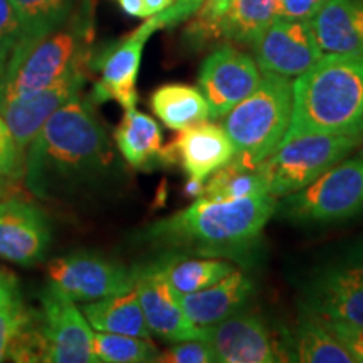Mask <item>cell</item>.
Wrapping results in <instances>:
<instances>
[{"label": "cell", "mask_w": 363, "mask_h": 363, "mask_svg": "<svg viewBox=\"0 0 363 363\" xmlns=\"http://www.w3.org/2000/svg\"><path fill=\"white\" fill-rule=\"evenodd\" d=\"M115 152L91 99L81 94L45 121L24 157V184L43 201H62L110 175Z\"/></svg>", "instance_id": "6da1fadb"}, {"label": "cell", "mask_w": 363, "mask_h": 363, "mask_svg": "<svg viewBox=\"0 0 363 363\" xmlns=\"http://www.w3.org/2000/svg\"><path fill=\"white\" fill-rule=\"evenodd\" d=\"M276 207V197L267 194L225 202L197 199L184 211L145 227L136 239L175 254L244 259L259 244Z\"/></svg>", "instance_id": "7a4b0ae2"}, {"label": "cell", "mask_w": 363, "mask_h": 363, "mask_svg": "<svg viewBox=\"0 0 363 363\" xmlns=\"http://www.w3.org/2000/svg\"><path fill=\"white\" fill-rule=\"evenodd\" d=\"M363 113V57L325 54L293 83L283 143L308 135L355 133Z\"/></svg>", "instance_id": "3957f363"}, {"label": "cell", "mask_w": 363, "mask_h": 363, "mask_svg": "<svg viewBox=\"0 0 363 363\" xmlns=\"http://www.w3.org/2000/svg\"><path fill=\"white\" fill-rule=\"evenodd\" d=\"M293 83L289 78L264 74L256 89L227 113L224 130L234 147V155L252 165L274 153L283 145L291 121Z\"/></svg>", "instance_id": "277c9868"}, {"label": "cell", "mask_w": 363, "mask_h": 363, "mask_svg": "<svg viewBox=\"0 0 363 363\" xmlns=\"http://www.w3.org/2000/svg\"><path fill=\"white\" fill-rule=\"evenodd\" d=\"M93 17L88 7L71 13L59 27L26 52L0 86V104L26 99L81 65H89Z\"/></svg>", "instance_id": "5b68a950"}, {"label": "cell", "mask_w": 363, "mask_h": 363, "mask_svg": "<svg viewBox=\"0 0 363 363\" xmlns=\"http://www.w3.org/2000/svg\"><path fill=\"white\" fill-rule=\"evenodd\" d=\"M276 212L296 224H330L363 212V148L343 158L315 182L286 195Z\"/></svg>", "instance_id": "8992f818"}, {"label": "cell", "mask_w": 363, "mask_h": 363, "mask_svg": "<svg viewBox=\"0 0 363 363\" xmlns=\"http://www.w3.org/2000/svg\"><path fill=\"white\" fill-rule=\"evenodd\" d=\"M362 143L363 140L355 133L308 135L289 140L259 163L267 195L278 199L305 189Z\"/></svg>", "instance_id": "52a82bcc"}, {"label": "cell", "mask_w": 363, "mask_h": 363, "mask_svg": "<svg viewBox=\"0 0 363 363\" xmlns=\"http://www.w3.org/2000/svg\"><path fill=\"white\" fill-rule=\"evenodd\" d=\"M167 262H169V252L162 254L158 259L131 267L135 279L133 288L138 294L150 331L170 343L185 342V340L208 342L211 328L194 325L182 310L179 296L167 279Z\"/></svg>", "instance_id": "ba28073f"}, {"label": "cell", "mask_w": 363, "mask_h": 363, "mask_svg": "<svg viewBox=\"0 0 363 363\" xmlns=\"http://www.w3.org/2000/svg\"><path fill=\"white\" fill-rule=\"evenodd\" d=\"M39 325L45 340L44 362L96 363L93 330L81 308L49 281L40 291Z\"/></svg>", "instance_id": "9c48e42d"}, {"label": "cell", "mask_w": 363, "mask_h": 363, "mask_svg": "<svg viewBox=\"0 0 363 363\" xmlns=\"http://www.w3.org/2000/svg\"><path fill=\"white\" fill-rule=\"evenodd\" d=\"M52 284L74 301H96L133 289V269L98 252L76 251L49 262Z\"/></svg>", "instance_id": "30bf717a"}, {"label": "cell", "mask_w": 363, "mask_h": 363, "mask_svg": "<svg viewBox=\"0 0 363 363\" xmlns=\"http://www.w3.org/2000/svg\"><path fill=\"white\" fill-rule=\"evenodd\" d=\"M252 45L254 61L262 74L298 78L325 56L311 21L276 17Z\"/></svg>", "instance_id": "8fae6325"}, {"label": "cell", "mask_w": 363, "mask_h": 363, "mask_svg": "<svg viewBox=\"0 0 363 363\" xmlns=\"http://www.w3.org/2000/svg\"><path fill=\"white\" fill-rule=\"evenodd\" d=\"M158 29H163L160 17H148L135 33L108 48L96 59L94 66L101 71V78L94 84L91 101H116L125 110L136 106V103H138L136 81H138L143 49L148 39Z\"/></svg>", "instance_id": "7c38bea8"}, {"label": "cell", "mask_w": 363, "mask_h": 363, "mask_svg": "<svg viewBox=\"0 0 363 363\" xmlns=\"http://www.w3.org/2000/svg\"><path fill=\"white\" fill-rule=\"evenodd\" d=\"M256 61L233 45H222L208 54L199 71V89L208 104L211 118H224L235 104L247 98L259 84Z\"/></svg>", "instance_id": "4fadbf2b"}, {"label": "cell", "mask_w": 363, "mask_h": 363, "mask_svg": "<svg viewBox=\"0 0 363 363\" xmlns=\"http://www.w3.org/2000/svg\"><path fill=\"white\" fill-rule=\"evenodd\" d=\"M303 311L320 320L363 326V257L333 264L306 286Z\"/></svg>", "instance_id": "5bb4252c"}, {"label": "cell", "mask_w": 363, "mask_h": 363, "mask_svg": "<svg viewBox=\"0 0 363 363\" xmlns=\"http://www.w3.org/2000/svg\"><path fill=\"white\" fill-rule=\"evenodd\" d=\"M208 343L222 363L288 362L283 337H276L261 318L252 315L235 313L214 325Z\"/></svg>", "instance_id": "9a60e30c"}, {"label": "cell", "mask_w": 363, "mask_h": 363, "mask_svg": "<svg viewBox=\"0 0 363 363\" xmlns=\"http://www.w3.org/2000/svg\"><path fill=\"white\" fill-rule=\"evenodd\" d=\"M86 79H88V65H81L33 96L0 104V115L6 120L22 155L26 157L27 148L45 121L62 104L81 94Z\"/></svg>", "instance_id": "2e32d148"}, {"label": "cell", "mask_w": 363, "mask_h": 363, "mask_svg": "<svg viewBox=\"0 0 363 363\" xmlns=\"http://www.w3.org/2000/svg\"><path fill=\"white\" fill-rule=\"evenodd\" d=\"M51 222L34 203L0 201V257L19 266H35L51 247Z\"/></svg>", "instance_id": "e0dca14e"}, {"label": "cell", "mask_w": 363, "mask_h": 363, "mask_svg": "<svg viewBox=\"0 0 363 363\" xmlns=\"http://www.w3.org/2000/svg\"><path fill=\"white\" fill-rule=\"evenodd\" d=\"M234 157V147L224 126L202 121L182 130L160 148L157 160L165 167L180 165L189 179L207 180Z\"/></svg>", "instance_id": "ac0fdd59"}, {"label": "cell", "mask_w": 363, "mask_h": 363, "mask_svg": "<svg viewBox=\"0 0 363 363\" xmlns=\"http://www.w3.org/2000/svg\"><path fill=\"white\" fill-rule=\"evenodd\" d=\"M252 293V281L242 271L234 269L206 289L180 294L179 301L182 310L194 325L201 328H212L225 318L242 310Z\"/></svg>", "instance_id": "d6986e66"}, {"label": "cell", "mask_w": 363, "mask_h": 363, "mask_svg": "<svg viewBox=\"0 0 363 363\" xmlns=\"http://www.w3.org/2000/svg\"><path fill=\"white\" fill-rule=\"evenodd\" d=\"M311 26L323 54L363 57V0H328Z\"/></svg>", "instance_id": "ffe728a7"}, {"label": "cell", "mask_w": 363, "mask_h": 363, "mask_svg": "<svg viewBox=\"0 0 363 363\" xmlns=\"http://www.w3.org/2000/svg\"><path fill=\"white\" fill-rule=\"evenodd\" d=\"M81 311L93 330L152 340V331L145 320L135 288L115 296L86 301Z\"/></svg>", "instance_id": "44dd1931"}, {"label": "cell", "mask_w": 363, "mask_h": 363, "mask_svg": "<svg viewBox=\"0 0 363 363\" xmlns=\"http://www.w3.org/2000/svg\"><path fill=\"white\" fill-rule=\"evenodd\" d=\"M283 342L288 362L352 363V357L331 331L311 315H303L291 330L284 331Z\"/></svg>", "instance_id": "7402d4cb"}, {"label": "cell", "mask_w": 363, "mask_h": 363, "mask_svg": "<svg viewBox=\"0 0 363 363\" xmlns=\"http://www.w3.org/2000/svg\"><path fill=\"white\" fill-rule=\"evenodd\" d=\"M12 6L19 22L21 38L9 74L30 48L65 26L72 13V0H12Z\"/></svg>", "instance_id": "603a6c76"}, {"label": "cell", "mask_w": 363, "mask_h": 363, "mask_svg": "<svg viewBox=\"0 0 363 363\" xmlns=\"http://www.w3.org/2000/svg\"><path fill=\"white\" fill-rule=\"evenodd\" d=\"M150 106L163 125L175 131L202 123L211 118L202 91L182 83H170L157 88L150 96Z\"/></svg>", "instance_id": "cb8c5ba5"}, {"label": "cell", "mask_w": 363, "mask_h": 363, "mask_svg": "<svg viewBox=\"0 0 363 363\" xmlns=\"http://www.w3.org/2000/svg\"><path fill=\"white\" fill-rule=\"evenodd\" d=\"M113 136L121 155L135 169H143L155 162L162 148L160 126L136 108L125 110L123 120Z\"/></svg>", "instance_id": "d4e9b609"}, {"label": "cell", "mask_w": 363, "mask_h": 363, "mask_svg": "<svg viewBox=\"0 0 363 363\" xmlns=\"http://www.w3.org/2000/svg\"><path fill=\"white\" fill-rule=\"evenodd\" d=\"M264 194H267V184L261 167L234 155L225 165L207 177L201 199L225 202Z\"/></svg>", "instance_id": "484cf974"}, {"label": "cell", "mask_w": 363, "mask_h": 363, "mask_svg": "<svg viewBox=\"0 0 363 363\" xmlns=\"http://www.w3.org/2000/svg\"><path fill=\"white\" fill-rule=\"evenodd\" d=\"M276 17L274 0H234L217 22L214 40L252 44Z\"/></svg>", "instance_id": "4316f807"}, {"label": "cell", "mask_w": 363, "mask_h": 363, "mask_svg": "<svg viewBox=\"0 0 363 363\" xmlns=\"http://www.w3.org/2000/svg\"><path fill=\"white\" fill-rule=\"evenodd\" d=\"M235 269L222 257H202V259H185L182 254L169 252L167 262V279L177 296L206 289L217 281L225 278Z\"/></svg>", "instance_id": "83f0119b"}, {"label": "cell", "mask_w": 363, "mask_h": 363, "mask_svg": "<svg viewBox=\"0 0 363 363\" xmlns=\"http://www.w3.org/2000/svg\"><path fill=\"white\" fill-rule=\"evenodd\" d=\"M93 352L103 363H150L160 355L152 340L103 331L93 335Z\"/></svg>", "instance_id": "f1b7e54d"}, {"label": "cell", "mask_w": 363, "mask_h": 363, "mask_svg": "<svg viewBox=\"0 0 363 363\" xmlns=\"http://www.w3.org/2000/svg\"><path fill=\"white\" fill-rule=\"evenodd\" d=\"M33 313L22 299L21 286L11 272L0 269V362L7 360L9 343Z\"/></svg>", "instance_id": "f546056e"}, {"label": "cell", "mask_w": 363, "mask_h": 363, "mask_svg": "<svg viewBox=\"0 0 363 363\" xmlns=\"http://www.w3.org/2000/svg\"><path fill=\"white\" fill-rule=\"evenodd\" d=\"M45 340L39 325V311L33 310L21 328L16 331L7 348V360L17 363L44 362Z\"/></svg>", "instance_id": "4dcf8cb0"}, {"label": "cell", "mask_w": 363, "mask_h": 363, "mask_svg": "<svg viewBox=\"0 0 363 363\" xmlns=\"http://www.w3.org/2000/svg\"><path fill=\"white\" fill-rule=\"evenodd\" d=\"M24 175V155L0 115V197L11 194Z\"/></svg>", "instance_id": "1f68e13d"}, {"label": "cell", "mask_w": 363, "mask_h": 363, "mask_svg": "<svg viewBox=\"0 0 363 363\" xmlns=\"http://www.w3.org/2000/svg\"><path fill=\"white\" fill-rule=\"evenodd\" d=\"M19 38V22H17L12 0H0V86L16 59Z\"/></svg>", "instance_id": "d6a6232c"}, {"label": "cell", "mask_w": 363, "mask_h": 363, "mask_svg": "<svg viewBox=\"0 0 363 363\" xmlns=\"http://www.w3.org/2000/svg\"><path fill=\"white\" fill-rule=\"evenodd\" d=\"M233 2L234 0H203L202 7L195 12V19L187 29L190 40L199 44L214 40L217 22L224 16L227 9L233 6Z\"/></svg>", "instance_id": "836d02e7"}, {"label": "cell", "mask_w": 363, "mask_h": 363, "mask_svg": "<svg viewBox=\"0 0 363 363\" xmlns=\"http://www.w3.org/2000/svg\"><path fill=\"white\" fill-rule=\"evenodd\" d=\"M157 362L162 363H212L217 362L216 352L207 340H185L172 343L160 353Z\"/></svg>", "instance_id": "e575fe53"}, {"label": "cell", "mask_w": 363, "mask_h": 363, "mask_svg": "<svg viewBox=\"0 0 363 363\" xmlns=\"http://www.w3.org/2000/svg\"><path fill=\"white\" fill-rule=\"evenodd\" d=\"M320 320V318H318ZM342 343L353 362L363 363V326L343 320H320Z\"/></svg>", "instance_id": "d590c367"}, {"label": "cell", "mask_w": 363, "mask_h": 363, "mask_svg": "<svg viewBox=\"0 0 363 363\" xmlns=\"http://www.w3.org/2000/svg\"><path fill=\"white\" fill-rule=\"evenodd\" d=\"M276 16L311 21L328 0H274Z\"/></svg>", "instance_id": "8d00e7d4"}, {"label": "cell", "mask_w": 363, "mask_h": 363, "mask_svg": "<svg viewBox=\"0 0 363 363\" xmlns=\"http://www.w3.org/2000/svg\"><path fill=\"white\" fill-rule=\"evenodd\" d=\"M202 4L203 0H175L174 6L160 13H155V16L160 17L163 27H172L194 17L195 12L202 7Z\"/></svg>", "instance_id": "74e56055"}, {"label": "cell", "mask_w": 363, "mask_h": 363, "mask_svg": "<svg viewBox=\"0 0 363 363\" xmlns=\"http://www.w3.org/2000/svg\"><path fill=\"white\" fill-rule=\"evenodd\" d=\"M121 11L128 13L130 17H138V19H148L147 9H145L143 0H116Z\"/></svg>", "instance_id": "f35d334b"}, {"label": "cell", "mask_w": 363, "mask_h": 363, "mask_svg": "<svg viewBox=\"0 0 363 363\" xmlns=\"http://www.w3.org/2000/svg\"><path fill=\"white\" fill-rule=\"evenodd\" d=\"M143 2H145V9H147L148 17H152L155 16V13H160L174 6L175 0H143Z\"/></svg>", "instance_id": "ab89813d"}, {"label": "cell", "mask_w": 363, "mask_h": 363, "mask_svg": "<svg viewBox=\"0 0 363 363\" xmlns=\"http://www.w3.org/2000/svg\"><path fill=\"white\" fill-rule=\"evenodd\" d=\"M203 180H197V179H189L187 184H185L184 194L187 197H194V199H201L202 192H203Z\"/></svg>", "instance_id": "60d3db41"}, {"label": "cell", "mask_w": 363, "mask_h": 363, "mask_svg": "<svg viewBox=\"0 0 363 363\" xmlns=\"http://www.w3.org/2000/svg\"><path fill=\"white\" fill-rule=\"evenodd\" d=\"M357 135L363 140V113H362V118H360V123H358V126H357Z\"/></svg>", "instance_id": "b9f144b4"}]
</instances>
